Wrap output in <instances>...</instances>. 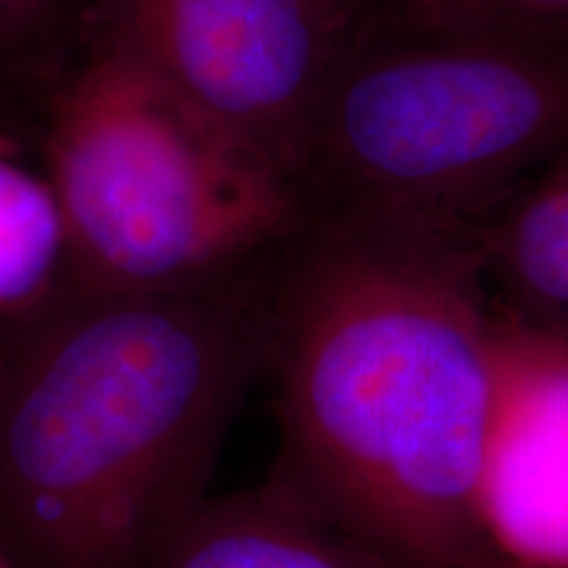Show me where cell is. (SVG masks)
<instances>
[{"instance_id":"8","label":"cell","mask_w":568,"mask_h":568,"mask_svg":"<svg viewBox=\"0 0 568 568\" xmlns=\"http://www.w3.org/2000/svg\"><path fill=\"white\" fill-rule=\"evenodd\" d=\"M153 568H393L261 485L209 497Z\"/></svg>"},{"instance_id":"4","label":"cell","mask_w":568,"mask_h":568,"mask_svg":"<svg viewBox=\"0 0 568 568\" xmlns=\"http://www.w3.org/2000/svg\"><path fill=\"white\" fill-rule=\"evenodd\" d=\"M38 126L67 226V293L224 280L311 219L266 153L103 42H84Z\"/></svg>"},{"instance_id":"10","label":"cell","mask_w":568,"mask_h":568,"mask_svg":"<svg viewBox=\"0 0 568 568\" xmlns=\"http://www.w3.org/2000/svg\"><path fill=\"white\" fill-rule=\"evenodd\" d=\"M90 13L92 0H0V138L40 124L88 42Z\"/></svg>"},{"instance_id":"11","label":"cell","mask_w":568,"mask_h":568,"mask_svg":"<svg viewBox=\"0 0 568 568\" xmlns=\"http://www.w3.org/2000/svg\"><path fill=\"white\" fill-rule=\"evenodd\" d=\"M426 17L474 24L568 27V0H387Z\"/></svg>"},{"instance_id":"13","label":"cell","mask_w":568,"mask_h":568,"mask_svg":"<svg viewBox=\"0 0 568 568\" xmlns=\"http://www.w3.org/2000/svg\"><path fill=\"white\" fill-rule=\"evenodd\" d=\"M0 568H11V566H9V560L3 558V552H0Z\"/></svg>"},{"instance_id":"6","label":"cell","mask_w":568,"mask_h":568,"mask_svg":"<svg viewBox=\"0 0 568 568\" xmlns=\"http://www.w3.org/2000/svg\"><path fill=\"white\" fill-rule=\"evenodd\" d=\"M477 514L506 568H568V339L495 305Z\"/></svg>"},{"instance_id":"7","label":"cell","mask_w":568,"mask_h":568,"mask_svg":"<svg viewBox=\"0 0 568 568\" xmlns=\"http://www.w3.org/2000/svg\"><path fill=\"white\" fill-rule=\"evenodd\" d=\"M489 303L568 339V151L474 232Z\"/></svg>"},{"instance_id":"12","label":"cell","mask_w":568,"mask_h":568,"mask_svg":"<svg viewBox=\"0 0 568 568\" xmlns=\"http://www.w3.org/2000/svg\"><path fill=\"white\" fill-rule=\"evenodd\" d=\"M379 3H387V0H332V6H335L347 27H351L361 13H366L368 9H374V6Z\"/></svg>"},{"instance_id":"3","label":"cell","mask_w":568,"mask_h":568,"mask_svg":"<svg viewBox=\"0 0 568 568\" xmlns=\"http://www.w3.org/2000/svg\"><path fill=\"white\" fill-rule=\"evenodd\" d=\"M568 151V27L379 3L347 27L293 161L311 213L474 234Z\"/></svg>"},{"instance_id":"14","label":"cell","mask_w":568,"mask_h":568,"mask_svg":"<svg viewBox=\"0 0 568 568\" xmlns=\"http://www.w3.org/2000/svg\"><path fill=\"white\" fill-rule=\"evenodd\" d=\"M0 364H3V353H0Z\"/></svg>"},{"instance_id":"1","label":"cell","mask_w":568,"mask_h":568,"mask_svg":"<svg viewBox=\"0 0 568 568\" xmlns=\"http://www.w3.org/2000/svg\"><path fill=\"white\" fill-rule=\"evenodd\" d=\"M489 355L474 234L311 213L268 266L264 485L393 568H506L477 514Z\"/></svg>"},{"instance_id":"9","label":"cell","mask_w":568,"mask_h":568,"mask_svg":"<svg viewBox=\"0 0 568 568\" xmlns=\"http://www.w3.org/2000/svg\"><path fill=\"white\" fill-rule=\"evenodd\" d=\"M0 138V318L24 322L67 287V226L53 184Z\"/></svg>"},{"instance_id":"2","label":"cell","mask_w":568,"mask_h":568,"mask_svg":"<svg viewBox=\"0 0 568 568\" xmlns=\"http://www.w3.org/2000/svg\"><path fill=\"white\" fill-rule=\"evenodd\" d=\"M272 258L159 293L63 290L13 324L0 347L9 566H155L211 497L226 432L264 374Z\"/></svg>"},{"instance_id":"5","label":"cell","mask_w":568,"mask_h":568,"mask_svg":"<svg viewBox=\"0 0 568 568\" xmlns=\"http://www.w3.org/2000/svg\"><path fill=\"white\" fill-rule=\"evenodd\" d=\"M345 30L332 0H92L88 40L132 55L293 180Z\"/></svg>"}]
</instances>
